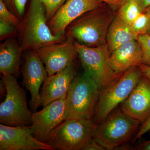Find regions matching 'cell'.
<instances>
[{"label":"cell","mask_w":150,"mask_h":150,"mask_svg":"<svg viewBox=\"0 0 150 150\" xmlns=\"http://www.w3.org/2000/svg\"><path fill=\"white\" fill-rule=\"evenodd\" d=\"M18 41L23 52L37 51L60 43L66 37L55 35L48 26L46 9L40 0H31L29 8L18 28Z\"/></svg>","instance_id":"1"},{"label":"cell","mask_w":150,"mask_h":150,"mask_svg":"<svg viewBox=\"0 0 150 150\" xmlns=\"http://www.w3.org/2000/svg\"><path fill=\"white\" fill-rule=\"evenodd\" d=\"M113 9L104 3L87 12L69 25L66 36L70 35L76 42L88 47L105 44L108 29L116 13Z\"/></svg>","instance_id":"2"},{"label":"cell","mask_w":150,"mask_h":150,"mask_svg":"<svg viewBox=\"0 0 150 150\" xmlns=\"http://www.w3.org/2000/svg\"><path fill=\"white\" fill-rule=\"evenodd\" d=\"M141 124L117 108L102 122L95 124L92 139L105 150H116L135 137Z\"/></svg>","instance_id":"3"},{"label":"cell","mask_w":150,"mask_h":150,"mask_svg":"<svg viewBox=\"0 0 150 150\" xmlns=\"http://www.w3.org/2000/svg\"><path fill=\"white\" fill-rule=\"evenodd\" d=\"M142 75L139 66L131 67L100 90L92 119L94 124L101 123L126 100Z\"/></svg>","instance_id":"4"},{"label":"cell","mask_w":150,"mask_h":150,"mask_svg":"<svg viewBox=\"0 0 150 150\" xmlns=\"http://www.w3.org/2000/svg\"><path fill=\"white\" fill-rule=\"evenodd\" d=\"M100 90L87 74L76 75L66 98L64 121L70 118L92 120Z\"/></svg>","instance_id":"5"},{"label":"cell","mask_w":150,"mask_h":150,"mask_svg":"<svg viewBox=\"0 0 150 150\" xmlns=\"http://www.w3.org/2000/svg\"><path fill=\"white\" fill-rule=\"evenodd\" d=\"M94 126L90 119L67 118L51 131L46 143L55 150H83L92 139Z\"/></svg>","instance_id":"6"},{"label":"cell","mask_w":150,"mask_h":150,"mask_svg":"<svg viewBox=\"0 0 150 150\" xmlns=\"http://www.w3.org/2000/svg\"><path fill=\"white\" fill-rule=\"evenodd\" d=\"M7 92L4 101L0 105V123L6 126H31L32 112L28 106L26 92L16 77L2 75Z\"/></svg>","instance_id":"7"},{"label":"cell","mask_w":150,"mask_h":150,"mask_svg":"<svg viewBox=\"0 0 150 150\" xmlns=\"http://www.w3.org/2000/svg\"><path fill=\"white\" fill-rule=\"evenodd\" d=\"M75 44L84 72L96 82L100 90L121 75L117 74L111 67L107 43L94 47L83 46L76 41Z\"/></svg>","instance_id":"8"},{"label":"cell","mask_w":150,"mask_h":150,"mask_svg":"<svg viewBox=\"0 0 150 150\" xmlns=\"http://www.w3.org/2000/svg\"><path fill=\"white\" fill-rule=\"evenodd\" d=\"M24 52V64L21 69L22 85L30 93L29 108L32 112H35L40 105V87L48 76V74L36 51Z\"/></svg>","instance_id":"9"},{"label":"cell","mask_w":150,"mask_h":150,"mask_svg":"<svg viewBox=\"0 0 150 150\" xmlns=\"http://www.w3.org/2000/svg\"><path fill=\"white\" fill-rule=\"evenodd\" d=\"M36 51L42 61L48 76L64 69L74 62L78 56L75 40L70 35L60 43L44 46Z\"/></svg>","instance_id":"10"},{"label":"cell","mask_w":150,"mask_h":150,"mask_svg":"<svg viewBox=\"0 0 150 150\" xmlns=\"http://www.w3.org/2000/svg\"><path fill=\"white\" fill-rule=\"evenodd\" d=\"M67 96L50 103L40 111L32 112L31 131L40 142L46 143L51 131L64 121Z\"/></svg>","instance_id":"11"},{"label":"cell","mask_w":150,"mask_h":150,"mask_svg":"<svg viewBox=\"0 0 150 150\" xmlns=\"http://www.w3.org/2000/svg\"><path fill=\"white\" fill-rule=\"evenodd\" d=\"M55 150L34 137L31 126L0 124V150Z\"/></svg>","instance_id":"12"},{"label":"cell","mask_w":150,"mask_h":150,"mask_svg":"<svg viewBox=\"0 0 150 150\" xmlns=\"http://www.w3.org/2000/svg\"><path fill=\"white\" fill-rule=\"evenodd\" d=\"M104 4L98 0H67L48 22V26L54 35L66 37V30L71 23Z\"/></svg>","instance_id":"13"},{"label":"cell","mask_w":150,"mask_h":150,"mask_svg":"<svg viewBox=\"0 0 150 150\" xmlns=\"http://www.w3.org/2000/svg\"><path fill=\"white\" fill-rule=\"evenodd\" d=\"M76 75V68L74 62L62 71L48 76L40 89V105L44 107L54 100L67 96Z\"/></svg>","instance_id":"14"},{"label":"cell","mask_w":150,"mask_h":150,"mask_svg":"<svg viewBox=\"0 0 150 150\" xmlns=\"http://www.w3.org/2000/svg\"><path fill=\"white\" fill-rule=\"evenodd\" d=\"M120 108L141 123L150 118V80L143 74L131 94L120 105Z\"/></svg>","instance_id":"15"},{"label":"cell","mask_w":150,"mask_h":150,"mask_svg":"<svg viewBox=\"0 0 150 150\" xmlns=\"http://www.w3.org/2000/svg\"><path fill=\"white\" fill-rule=\"evenodd\" d=\"M110 60L112 69L118 75L142 64V48L138 40L127 42L116 48L110 53Z\"/></svg>","instance_id":"16"},{"label":"cell","mask_w":150,"mask_h":150,"mask_svg":"<svg viewBox=\"0 0 150 150\" xmlns=\"http://www.w3.org/2000/svg\"><path fill=\"white\" fill-rule=\"evenodd\" d=\"M23 52L15 36L9 38L0 45V73L16 77L19 75Z\"/></svg>","instance_id":"17"},{"label":"cell","mask_w":150,"mask_h":150,"mask_svg":"<svg viewBox=\"0 0 150 150\" xmlns=\"http://www.w3.org/2000/svg\"><path fill=\"white\" fill-rule=\"evenodd\" d=\"M138 38L131 25L124 21L116 12L108 29L106 38L110 54L124 43L138 40Z\"/></svg>","instance_id":"18"},{"label":"cell","mask_w":150,"mask_h":150,"mask_svg":"<svg viewBox=\"0 0 150 150\" xmlns=\"http://www.w3.org/2000/svg\"><path fill=\"white\" fill-rule=\"evenodd\" d=\"M118 8L117 13L124 21L131 25L143 12L141 7L134 0H125Z\"/></svg>","instance_id":"19"},{"label":"cell","mask_w":150,"mask_h":150,"mask_svg":"<svg viewBox=\"0 0 150 150\" xmlns=\"http://www.w3.org/2000/svg\"><path fill=\"white\" fill-rule=\"evenodd\" d=\"M149 26V20L146 13L143 12L133 23L131 26L138 36L147 34Z\"/></svg>","instance_id":"20"},{"label":"cell","mask_w":150,"mask_h":150,"mask_svg":"<svg viewBox=\"0 0 150 150\" xmlns=\"http://www.w3.org/2000/svg\"><path fill=\"white\" fill-rule=\"evenodd\" d=\"M7 8L17 17L21 19L24 16L27 0H2Z\"/></svg>","instance_id":"21"},{"label":"cell","mask_w":150,"mask_h":150,"mask_svg":"<svg viewBox=\"0 0 150 150\" xmlns=\"http://www.w3.org/2000/svg\"><path fill=\"white\" fill-rule=\"evenodd\" d=\"M0 20L11 25L18 28L21 23V19L15 15L0 0Z\"/></svg>","instance_id":"22"},{"label":"cell","mask_w":150,"mask_h":150,"mask_svg":"<svg viewBox=\"0 0 150 150\" xmlns=\"http://www.w3.org/2000/svg\"><path fill=\"white\" fill-rule=\"evenodd\" d=\"M138 41L139 43L142 52V64L150 67V35L139 36Z\"/></svg>","instance_id":"23"},{"label":"cell","mask_w":150,"mask_h":150,"mask_svg":"<svg viewBox=\"0 0 150 150\" xmlns=\"http://www.w3.org/2000/svg\"><path fill=\"white\" fill-rule=\"evenodd\" d=\"M46 9L47 21L54 16L56 11L67 0H40Z\"/></svg>","instance_id":"24"},{"label":"cell","mask_w":150,"mask_h":150,"mask_svg":"<svg viewBox=\"0 0 150 150\" xmlns=\"http://www.w3.org/2000/svg\"><path fill=\"white\" fill-rule=\"evenodd\" d=\"M18 28L0 20V40L2 41L17 35Z\"/></svg>","instance_id":"25"},{"label":"cell","mask_w":150,"mask_h":150,"mask_svg":"<svg viewBox=\"0 0 150 150\" xmlns=\"http://www.w3.org/2000/svg\"><path fill=\"white\" fill-rule=\"evenodd\" d=\"M150 130V118L144 123H142L139 129V131L135 135L133 140L132 143H135L137 140L139 139L142 137L144 134L147 133Z\"/></svg>","instance_id":"26"},{"label":"cell","mask_w":150,"mask_h":150,"mask_svg":"<svg viewBox=\"0 0 150 150\" xmlns=\"http://www.w3.org/2000/svg\"><path fill=\"white\" fill-rule=\"evenodd\" d=\"M105 149L92 139L82 150H105Z\"/></svg>","instance_id":"27"},{"label":"cell","mask_w":150,"mask_h":150,"mask_svg":"<svg viewBox=\"0 0 150 150\" xmlns=\"http://www.w3.org/2000/svg\"><path fill=\"white\" fill-rule=\"evenodd\" d=\"M148 132L149 133L150 135V130ZM132 150H150V139L143 141L136 146L133 148Z\"/></svg>","instance_id":"28"},{"label":"cell","mask_w":150,"mask_h":150,"mask_svg":"<svg viewBox=\"0 0 150 150\" xmlns=\"http://www.w3.org/2000/svg\"><path fill=\"white\" fill-rule=\"evenodd\" d=\"M111 6L112 8H118L124 0H98Z\"/></svg>","instance_id":"29"},{"label":"cell","mask_w":150,"mask_h":150,"mask_svg":"<svg viewBox=\"0 0 150 150\" xmlns=\"http://www.w3.org/2000/svg\"><path fill=\"white\" fill-rule=\"evenodd\" d=\"M139 67L142 70L143 74L150 80V67L144 64H141Z\"/></svg>","instance_id":"30"},{"label":"cell","mask_w":150,"mask_h":150,"mask_svg":"<svg viewBox=\"0 0 150 150\" xmlns=\"http://www.w3.org/2000/svg\"><path fill=\"white\" fill-rule=\"evenodd\" d=\"M125 1V0H124ZM141 7L143 12L145 9L150 6V0H134Z\"/></svg>","instance_id":"31"},{"label":"cell","mask_w":150,"mask_h":150,"mask_svg":"<svg viewBox=\"0 0 150 150\" xmlns=\"http://www.w3.org/2000/svg\"><path fill=\"white\" fill-rule=\"evenodd\" d=\"M0 92L1 96H4L5 93L6 94V86L4 81L2 79L0 81Z\"/></svg>","instance_id":"32"},{"label":"cell","mask_w":150,"mask_h":150,"mask_svg":"<svg viewBox=\"0 0 150 150\" xmlns=\"http://www.w3.org/2000/svg\"><path fill=\"white\" fill-rule=\"evenodd\" d=\"M143 12L146 13L148 16H149V30H148L147 34L150 35V6L145 9L144 11Z\"/></svg>","instance_id":"33"}]
</instances>
